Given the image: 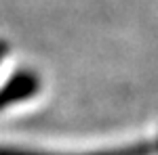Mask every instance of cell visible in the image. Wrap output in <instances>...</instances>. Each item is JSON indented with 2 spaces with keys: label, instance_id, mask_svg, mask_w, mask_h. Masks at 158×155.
Wrapping results in <instances>:
<instances>
[{
  "label": "cell",
  "instance_id": "cell-3",
  "mask_svg": "<svg viewBox=\"0 0 158 155\" xmlns=\"http://www.w3.org/2000/svg\"><path fill=\"white\" fill-rule=\"evenodd\" d=\"M6 44H4V42H0V59H2V57H4V52H6Z\"/></svg>",
  "mask_w": 158,
  "mask_h": 155
},
{
  "label": "cell",
  "instance_id": "cell-1",
  "mask_svg": "<svg viewBox=\"0 0 158 155\" xmlns=\"http://www.w3.org/2000/svg\"><path fill=\"white\" fill-rule=\"evenodd\" d=\"M38 90V78L30 72H21L13 76L9 82L0 88V111L17 101H25Z\"/></svg>",
  "mask_w": 158,
  "mask_h": 155
},
{
  "label": "cell",
  "instance_id": "cell-2",
  "mask_svg": "<svg viewBox=\"0 0 158 155\" xmlns=\"http://www.w3.org/2000/svg\"><path fill=\"white\" fill-rule=\"evenodd\" d=\"M158 151V141L154 143H137L131 147L110 149V151H97V153H82V155H152ZM0 155H51L38 153V151H25V149H13V147H0Z\"/></svg>",
  "mask_w": 158,
  "mask_h": 155
}]
</instances>
